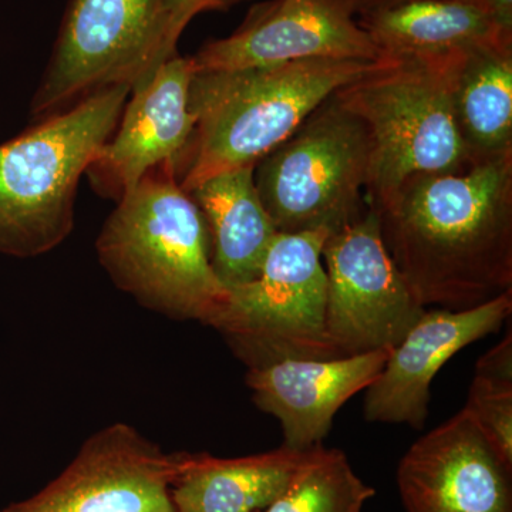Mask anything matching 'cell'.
Here are the masks:
<instances>
[{
    "mask_svg": "<svg viewBox=\"0 0 512 512\" xmlns=\"http://www.w3.org/2000/svg\"><path fill=\"white\" fill-rule=\"evenodd\" d=\"M322 261L328 278L326 333L339 357L394 348L426 311L384 247L372 208L329 235Z\"/></svg>",
    "mask_w": 512,
    "mask_h": 512,
    "instance_id": "9c48e42d",
    "label": "cell"
},
{
    "mask_svg": "<svg viewBox=\"0 0 512 512\" xmlns=\"http://www.w3.org/2000/svg\"><path fill=\"white\" fill-rule=\"evenodd\" d=\"M397 484L406 512H512V466L467 409L409 448Z\"/></svg>",
    "mask_w": 512,
    "mask_h": 512,
    "instance_id": "7c38bea8",
    "label": "cell"
},
{
    "mask_svg": "<svg viewBox=\"0 0 512 512\" xmlns=\"http://www.w3.org/2000/svg\"><path fill=\"white\" fill-rule=\"evenodd\" d=\"M392 349L251 367L247 384L256 406L281 421L284 446L311 450L328 437L340 407L375 382Z\"/></svg>",
    "mask_w": 512,
    "mask_h": 512,
    "instance_id": "9a60e30c",
    "label": "cell"
},
{
    "mask_svg": "<svg viewBox=\"0 0 512 512\" xmlns=\"http://www.w3.org/2000/svg\"><path fill=\"white\" fill-rule=\"evenodd\" d=\"M168 59L163 0H70L30 113L42 121L107 87L133 90Z\"/></svg>",
    "mask_w": 512,
    "mask_h": 512,
    "instance_id": "ba28073f",
    "label": "cell"
},
{
    "mask_svg": "<svg viewBox=\"0 0 512 512\" xmlns=\"http://www.w3.org/2000/svg\"><path fill=\"white\" fill-rule=\"evenodd\" d=\"M255 167L211 177L190 194L207 222L212 266L227 288L251 282L278 234L254 180Z\"/></svg>",
    "mask_w": 512,
    "mask_h": 512,
    "instance_id": "2e32d148",
    "label": "cell"
},
{
    "mask_svg": "<svg viewBox=\"0 0 512 512\" xmlns=\"http://www.w3.org/2000/svg\"><path fill=\"white\" fill-rule=\"evenodd\" d=\"M487 439L512 466V384L474 377L466 407Z\"/></svg>",
    "mask_w": 512,
    "mask_h": 512,
    "instance_id": "44dd1931",
    "label": "cell"
},
{
    "mask_svg": "<svg viewBox=\"0 0 512 512\" xmlns=\"http://www.w3.org/2000/svg\"><path fill=\"white\" fill-rule=\"evenodd\" d=\"M373 40L350 0H265L249 9L232 35L192 56L195 72H225L309 59L376 62Z\"/></svg>",
    "mask_w": 512,
    "mask_h": 512,
    "instance_id": "8fae6325",
    "label": "cell"
},
{
    "mask_svg": "<svg viewBox=\"0 0 512 512\" xmlns=\"http://www.w3.org/2000/svg\"><path fill=\"white\" fill-rule=\"evenodd\" d=\"M375 495L356 476L348 457L322 444L306 451L284 493L265 512H362Z\"/></svg>",
    "mask_w": 512,
    "mask_h": 512,
    "instance_id": "ffe728a7",
    "label": "cell"
},
{
    "mask_svg": "<svg viewBox=\"0 0 512 512\" xmlns=\"http://www.w3.org/2000/svg\"><path fill=\"white\" fill-rule=\"evenodd\" d=\"M306 451L282 446L239 458L185 454L171 490L175 512H255L268 508L284 493Z\"/></svg>",
    "mask_w": 512,
    "mask_h": 512,
    "instance_id": "e0dca14e",
    "label": "cell"
},
{
    "mask_svg": "<svg viewBox=\"0 0 512 512\" xmlns=\"http://www.w3.org/2000/svg\"><path fill=\"white\" fill-rule=\"evenodd\" d=\"M356 19L380 56L439 55L488 43L505 46L473 0H407L365 10Z\"/></svg>",
    "mask_w": 512,
    "mask_h": 512,
    "instance_id": "ac0fdd59",
    "label": "cell"
},
{
    "mask_svg": "<svg viewBox=\"0 0 512 512\" xmlns=\"http://www.w3.org/2000/svg\"><path fill=\"white\" fill-rule=\"evenodd\" d=\"M511 312L512 291L470 309H426L367 387L366 420L423 429L431 382L441 367L461 349L498 332Z\"/></svg>",
    "mask_w": 512,
    "mask_h": 512,
    "instance_id": "5bb4252c",
    "label": "cell"
},
{
    "mask_svg": "<svg viewBox=\"0 0 512 512\" xmlns=\"http://www.w3.org/2000/svg\"><path fill=\"white\" fill-rule=\"evenodd\" d=\"M355 9L356 16L365 10L382 8V6L396 5V3L407 2V0H350Z\"/></svg>",
    "mask_w": 512,
    "mask_h": 512,
    "instance_id": "d4e9b609",
    "label": "cell"
},
{
    "mask_svg": "<svg viewBox=\"0 0 512 512\" xmlns=\"http://www.w3.org/2000/svg\"><path fill=\"white\" fill-rule=\"evenodd\" d=\"M370 156L365 124L333 93L256 164V191L276 231L333 234L362 217Z\"/></svg>",
    "mask_w": 512,
    "mask_h": 512,
    "instance_id": "8992f818",
    "label": "cell"
},
{
    "mask_svg": "<svg viewBox=\"0 0 512 512\" xmlns=\"http://www.w3.org/2000/svg\"><path fill=\"white\" fill-rule=\"evenodd\" d=\"M330 232H278L261 271L229 288L214 328L228 336L251 367L285 359L339 357L326 333L328 278L322 261Z\"/></svg>",
    "mask_w": 512,
    "mask_h": 512,
    "instance_id": "52a82bcc",
    "label": "cell"
},
{
    "mask_svg": "<svg viewBox=\"0 0 512 512\" xmlns=\"http://www.w3.org/2000/svg\"><path fill=\"white\" fill-rule=\"evenodd\" d=\"M484 10L503 45L512 47V0H473Z\"/></svg>",
    "mask_w": 512,
    "mask_h": 512,
    "instance_id": "cb8c5ba5",
    "label": "cell"
},
{
    "mask_svg": "<svg viewBox=\"0 0 512 512\" xmlns=\"http://www.w3.org/2000/svg\"><path fill=\"white\" fill-rule=\"evenodd\" d=\"M474 377L500 384H512V333L478 359Z\"/></svg>",
    "mask_w": 512,
    "mask_h": 512,
    "instance_id": "603a6c76",
    "label": "cell"
},
{
    "mask_svg": "<svg viewBox=\"0 0 512 512\" xmlns=\"http://www.w3.org/2000/svg\"><path fill=\"white\" fill-rule=\"evenodd\" d=\"M131 87H107L0 146V254L33 258L69 237L80 178L116 131Z\"/></svg>",
    "mask_w": 512,
    "mask_h": 512,
    "instance_id": "5b68a950",
    "label": "cell"
},
{
    "mask_svg": "<svg viewBox=\"0 0 512 512\" xmlns=\"http://www.w3.org/2000/svg\"><path fill=\"white\" fill-rule=\"evenodd\" d=\"M457 52L380 56L335 96L362 120L370 141V208L414 174L463 173L470 158L453 107Z\"/></svg>",
    "mask_w": 512,
    "mask_h": 512,
    "instance_id": "277c9868",
    "label": "cell"
},
{
    "mask_svg": "<svg viewBox=\"0 0 512 512\" xmlns=\"http://www.w3.org/2000/svg\"><path fill=\"white\" fill-rule=\"evenodd\" d=\"M373 211L423 308L470 309L512 291V154L414 174Z\"/></svg>",
    "mask_w": 512,
    "mask_h": 512,
    "instance_id": "6da1fadb",
    "label": "cell"
},
{
    "mask_svg": "<svg viewBox=\"0 0 512 512\" xmlns=\"http://www.w3.org/2000/svg\"><path fill=\"white\" fill-rule=\"evenodd\" d=\"M372 63L309 59L195 73L188 93L195 128L175 164L178 184L188 194L215 175L256 167Z\"/></svg>",
    "mask_w": 512,
    "mask_h": 512,
    "instance_id": "3957f363",
    "label": "cell"
},
{
    "mask_svg": "<svg viewBox=\"0 0 512 512\" xmlns=\"http://www.w3.org/2000/svg\"><path fill=\"white\" fill-rule=\"evenodd\" d=\"M453 107L471 165L512 154V47L458 52Z\"/></svg>",
    "mask_w": 512,
    "mask_h": 512,
    "instance_id": "d6986e66",
    "label": "cell"
},
{
    "mask_svg": "<svg viewBox=\"0 0 512 512\" xmlns=\"http://www.w3.org/2000/svg\"><path fill=\"white\" fill-rule=\"evenodd\" d=\"M164 46L168 57L177 55V43L195 16L211 10H228L247 0H163Z\"/></svg>",
    "mask_w": 512,
    "mask_h": 512,
    "instance_id": "7402d4cb",
    "label": "cell"
},
{
    "mask_svg": "<svg viewBox=\"0 0 512 512\" xmlns=\"http://www.w3.org/2000/svg\"><path fill=\"white\" fill-rule=\"evenodd\" d=\"M185 454H165L119 423L90 437L52 483L0 512H175Z\"/></svg>",
    "mask_w": 512,
    "mask_h": 512,
    "instance_id": "30bf717a",
    "label": "cell"
},
{
    "mask_svg": "<svg viewBox=\"0 0 512 512\" xmlns=\"http://www.w3.org/2000/svg\"><path fill=\"white\" fill-rule=\"evenodd\" d=\"M195 73L192 56L177 53L131 90L116 131L86 171L97 194L119 201L157 165L177 164L195 128L188 109Z\"/></svg>",
    "mask_w": 512,
    "mask_h": 512,
    "instance_id": "4fadbf2b",
    "label": "cell"
},
{
    "mask_svg": "<svg viewBox=\"0 0 512 512\" xmlns=\"http://www.w3.org/2000/svg\"><path fill=\"white\" fill-rule=\"evenodd\" d=\"M96 249L117 288L151 311L215 326L227 308L229 289L212 266L207 222L171 161L117 201Z\"/></svg>",
    "mask_w": 512,
    "mask_h": 512,
    "instance_id": "7a4b0ae2",
    "label": "cell"
}]
</instances>
